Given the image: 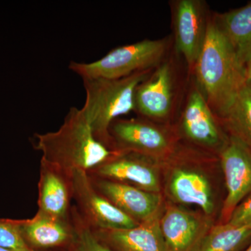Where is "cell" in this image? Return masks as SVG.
<instances>
[{"label": "cell", "mask_w": 251, "mask_h": 251, "mask_svg": "<svg viewBox=\"0 0 251 251\" xmlns=\"http://www.w3.org/2000/svg\"><path fill=\"white\" fill-rule=\"evenodd\" d=\"M226 223L234 227H251V194L234 209Z\"/></svg>", "instance_id": "obj_23"}, {"label": "cell", "mask_w": 251, "mask_h": 251, "mask_svg": "<svg viewBox=\"0 0 251 251\" xmlns=\"http://www.w3.org/2000/svg\"><path fill=\"white\" fill-rule=\"evenodd\" d=\"M0 251H12L9 250V249H5V248L0 247Z\"/></svg>", "instance_id": "obj_26"}, {"label": "cell", "mask_w": 251, "mask_h": 251, "mask_svg": "<svg viewBox=\"0 0 251 251\" xmlns=\"http://www.w3.org/2000/svg\"><path fill=\"white\" fill-rule=\"evenodd\" d=\"M38 190L39 212L57 219H69L72 198L70 176L41 160Z\"/></svg>", "instance_id": "obj_16"}, {"label": "cell", "mask_w": 251, "mask_h": 251, "mask_svg": "<svg viewBox=\"0 0 251 251\" xmlns=\"http://www.w3.org/2000/svg\"><path fill=\"white\" fill-rule=\"evenodd\" d=\"M166 50V41L143 40L116 48L90 63L72 61L69 68L82 79H120L152 69Z\"/></svg>", "instance_id": "obj_4"}, {"label": "cell", "mask_w": 251, "mask_h": 251, "mask_svg": "<svg viewBox=\"0 0 251 251\" xmlns=\"http://www.w3.org/2000/svg\"><path fill=\"white\" fill-rule=\"evenodd\" d=\"M161 211L133 228L92 229L99 242L114 251H168L160 224Z\"/></svg>", "instance_id": "obj_11"}, {"label": "cell", "mask_w": 251, "mask_h": 251, "mask_svg": "<svg viewBox=\"0 0 251 251\" xmlns=\"http://www.w3.org/2000/svg\"><path fill=\"white\" fill-rule=\"evenodd\" d=\"M181 124L185 135L194 143L216 148L224 142L212 110L198 89L188 97Z\"/></svg>", "instance_id": "obj_15"}, {"label": "cell", "mask_w": 251, "mask_h": 251, "mask_svg": "<svg viewBox=\"0 0 251 251\" xmlns=\"http://www.w3.org/2000/svg\"><path fill=\"white\" fill-rule=\"evenodd\" d=\"M168 191L176 202L198 206L206 215L214 212L215 204L210 183L197 169L175 168L170 177Z\"/></svg>", "instance_id": "obj_17"}, {"label": "cell", "mask_w": 251, "mask_h": 251, "mask_svg": "<svg viewBox=\"0 0 251 251\" xmlns=\"http://www.w3.org/2000/svg\"><path fill=\"white\" fill-rule=\"evenodd\" d=\"M160 224L168 251H198L211 228L205 216L175 206L167 208Z\"/></svg>", "instance_id": "obj_9"}, {"label": "cell", "mask_w": 251, "mask_h": 251, "mask_svg": "<svg viewBox=\"0 0 251 251\" xmlns=\"http://www.w3.org/2000/svg\"><path fill=\"white\" fill-rule=\"evenodd\" d=\"M215 21L239 63L246 67L251 58V1L243 7L218 15Z\"/></svg>", "instance_id": "obj_18"}, {"label": "cell", "mask_w": 251, "mask_h": 251, "mask_svg": "<svg viewBox=\"0 0 251 251\" xmlns=\"http://www.w3.org/2000/svg\"><path fill=\"white\" fill-rule=\"evenodd\" d=\"M152 69L135 73L120 79H82L85 103L82 110L94 136L112 149L110 126L117 117L135 111V94Z\"/></svg>", "instance_id": "obj_3"}, {"label": "cell", "mask_w": 251, "mask_h": 251, "mask_svg": "<svg viewBox=\"0 0 251 251\" xmlns=\"http://www.w3.org/2000/svg\"><path fill=\"white\" fill-rule=\"evenodd\" d=\"M201 92L220 117L227 111L247 82L246 67L214 20L208 21L205 39L195 65Z\"/></svg>", "instance_id": "obj_2"}, {"label": "cell", "mask_w": 251, "mask_h": 251, "mask_svg": "<svg viewBox=\"0 0 251 251\" xmlns=\"http://www.w3.org/2000/svg\"><path fill=\"white\" fill-rule=\"evenodd\" d=\"M176 49L190 69H194L205 39L206 21L204 6L199 0H179L174 7Z\"/></svg>", "instance_id": "obj_7"}, {"label": "cell", "mask_w": 251, "mask_h": 251, "mask_svg": "<svg viewBox=\"0 0 251 251\" xmlns=\"http://www.w3.org/2000/svg\"><path fill=\"white\" fill-rule=\"evenodd\" d=\"M22 220L0 219V247L12 251H32L21 232Z\"/></svg>", "instance_id": "obj_21"}, {"label": "cell", "mask_w": 251, "mask_h": 251, "mask_svg": "<svg viewBox=\"0 0 251 251\" xmlns=\"http://www.w3.org/2000/svg\"><path fill=\"white\" fill-rule=\"evenodd\" d=\"M70 178L72 198L82 214L81 219L92 229H129L140 224L104 197L87 172L74 171Z\"/></svg>", "instance_id": "obj_5"}, {"label": "cell", "mask_w": 251, "mask_h": 251, "mask_svg": "<svg viewBox=\"0 0 251 251\" xmlns=\"http://www.w3.org/2000/svg\"><path fill=\"white\" fill-rule=\"evenodd\" d=\"M115 150L140 154H164L171 149L168 135L156 126L140 119L115 120L109 130Z\"/></svg>", "instance_id": "obj_8"}, {"label": "cell", "mask_w": 251, "mask_h": 251, "mask_svg": "<svg viewBox=\"0 0 251 251\" xmlns=\"http://www.w3.org/2000/svg\"><path fill=\"white\" fill-rule=\"evenodd\" d=\"M246 75H247V80L251 83V58L246 65Z\"/></svg>", "instance_id": "obj_24"}, {"label": "cell", "mask_w": 251, "mask_h": 251, "mask_svg": "<svg viewBox=\"0 0 251 251\" xmlns=\"http://www.w3.org/2000/svg\"><path fill=\"white\" fill-rule=\"evenodd\" d=\"M34 138L41 160L69 176L75 171L90 173L121 152L99 142L82 109L75 107L70 108L58 130L36 133Z\"/></svg>", "instance_id": "obj_1"}, {"label": "cell", "mask_w": 251, "mask_h": 251, "mask_svg": "<svg viewBox=\"0 0 251 251\" xmlns=\"http://www.w3.org/2000/svg\"><path fill=\"white\" fill-rule=\"evenodd\" d=\"M40 251H72V249H51V250Z\"/></svg>", "instance_id": "obj_25"}, {"label": "cell", "mask_w": 251, "mask_h": 251, "mask_svg": "<svg viewBox=\"0 0 251 251\" xmlns=\"http://www.w3.org/2000/svg\"><path fill=\"white\" fill-rule=\"evenodd\" d=\"M221 162L227 189L222 211L226 223L234 209L251 194V147L231 135L221 150Z\"/></svg>", "instance_id": "obj_6"}, {"label": "cell", "mask_w": 251, "mask_h": 251, "mask_svg": "<svg viewBox=\"0 0 251 251\" xmlns=\"http://www.w3.org/2000/svg\"><path fill=\"white\" fill-rule=\"evenodd\" d=\"M74 226L76 237L72 251H114L99 242L92 228L84 222L80 216H75Z\"/></svg>", "instance_id": "obj_22"}, {"label": "cell", "mask_w": 251, "mask_h": 251, "mask_svg": "<svg viewBox=\"0 0 251 251\" xmlns=\"http://www.w3.org/2000/svg\"><path fill=\"white\" fill-rule=\"evenodd\" d=\"M234 136L251 147V83L247 80L227 111L221 117Z\"/></svg>", "instance_id": "obj_19"}, {"label": "cell", "mask_w": 251, "mask_h": 251, "mask_svg": "<svg viewBox=\"0 0 251 251\" xmlns=\"http://www.w3.org/2000/svg\"><path fill=\"white\" fill-rule=\"evenodd\" d=\"M21 232L32 251L72 249L76 232L69 219H57L37 211L34 217L22 220Z\"/></svg>", "instance_id": "obj_13"}, {"label": "cell", "mask_w": 251, "mask_h": 251, "mask_svg": "<svg viewBox=\"0 0 251 251\" xmlns=\"http://www.w3.org/2000/svg\"><path fill=\"white\" fill-rule=\"evenodd\" d=\"M143 156L140 153L121 151L90 173L95 177L118 181L158 193L160 181L156 168Z\"/></svg>", "instance_id": "obj_10"}, {"label": "cell", "mask_w": 251, "mask_h": 251, "mask_svg": "<svg viewBox=\"0 0 251 251\" xmlns=\"http://www.w3.org/2000/svg\"><path fill=\"white\" fill-rule=\"evenodd\" d=\"M91 179L104 197L137 222H143L161 210L162 199L159 193L112 180L92 176Z\"/></svg>", "instance_id": "obj_12"}, {"label": "cell", "mask_w": 251, "mask_h": 251, "mask_svg": "<svg viewBox=\"0 0 251 251\" xmlns=\"http://www.w3.org/2000/svg\"><path fill=\"white\" fill-rule=\"evenodd\" d=\"M173 74L168 63L161 64L142 82L135 94V111L150 119H163L171 112Z\"/></svg>", "instance_id": "obj_14"}, {"label": "cell", "mask_w": 251, "mask_h": 251, "mask_svg": "<svg viewBox=\"0 0 251 251\" xmlns=\"http://www.w3.org/2000/svg\"><path fill=\"white\" fill-rule=\"evenodd\" d=\"M251 241V227L227 223L211 227L198 251H241Z\"/></svg>", "instance_id": "obj_20"}, {"label": "cell", "mask_w": 251, "mask_h": 251, "mask_svg": "<svg viewBox=\"0 0 251 251\" xmlns=\"http://www.w3.org/2000/svg\"><path fill=\"white\" fill-rule=\"evenodd\" d=\"M244 251H251V242L250 245L249 246V247H248L247 249H246V250Z\"/></svg>", "instance_id": "obj_27"}]
</instances>
